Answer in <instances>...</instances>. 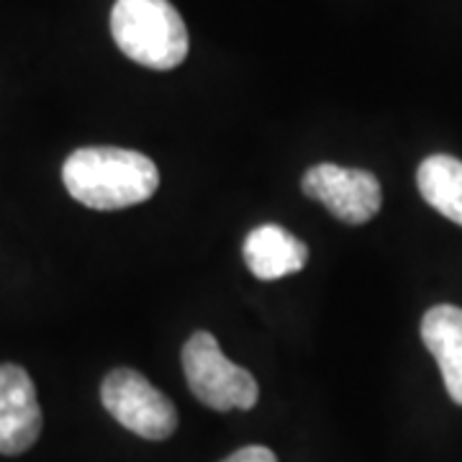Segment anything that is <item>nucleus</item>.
<instances>
[{"mask_svg": "<svg viewBox=\"0 0 462 462\" xmlns=\"http://www.w3.org/2000/svg\"><path fill=\"white\" fill-rule=\"evenodd\" d=\"M111 33L136 65L172 69L188 57V29L170 0H116Z\"/></svg>", "mask_w": 462, "mask_h": 462, "instance_id": "obj_2", "label": "nucleus"}, {"mask_svg": "<svg viewBox=\"0 0 462 462\" xmlns=\"http://www.w3.org/2000/svg\"><path fill=\"white\" fill-rule=\"evenodd\" d=\"M100 401L121 427L144 439L160 442L178 430V411L172 401L132 367H116L106 375Z\"/></svg>", "mask_w": 462, "mask_h": 462, "instance_id": "obj_4", "label": "nucleus"}, {"mask_svg": "<svg viewBox=\"0 0 462 462\" xmlns=\"http://www.w3.org/2000/svg\"><path fill=\"white\" fill-rule=\"evenodd\" d=\"M42 434V409L29 373L14 363L0 365V455H23Z\"/></svg>", "mask_w": 462, "mask_h": 462, "instance_id": "obj_6", "label": "nucleus"}, {"mask_svg": "<svg viewBox=\"0 0 462 462\" xmlns=\"http://www.w3.org/2000/svg\"><path fill=\"white\" fill-rule=\"evenodd\" d=\"M303 193L309 199L319 200L329 208L334 218L349 226L367 224L375 218L383 206V190L378 178L367 170L357 167H339L334 162H321L306 170Z\"/></svg>", "mask_w": 462, "mask_h": 462, "instance_id": "obj_5", "label": "nucleus"}, {"mask_svg": "<svg viewBox=\"0 0 462 462\" xmlns=\"http://www.w3.org/2000/svg\"><path fill=\"white\" fill-rule=\"evenodd\" d=\"M224 462H278V457H275V455H273V449H267V447L252 445V447H242V449H236V452L229 455Z\"/></svg>", "mask_w": 462, "mask_h": 462, "instance_id": "obj_10", "label": "nucleus"}, {"mask_svg": "<svg viewBox=\"0 0 462 462\" xmlns=\"http://www.w3.org/2000/svg\"><path fill=\"white\" fill-rule=\"evenodd\" d=\"M416 185L421 199L447 216L449 221L462 226V162L449 154H431L427 157L419 172Z\"/></svg>", "mask_w": 462, "mask_h": 462, "instance_id": "obj_9", "label": "nucleus"}, {"mask_svg": "<svg viewBox=\"0 0 462 462\" xmlns=\"http://www.w3.org/2000/svg\"><path fill=\"white\" fill-rule=\"evenodd\" d=\"M242 254L249 273L260 281H281L300 273L309 263L306 242L278 224H263L249 231Z\"/></svg>", "mask_w": 462, "mask_h": 462, "instance_id": "obj_7", "label": "nucleus"}, {"mask_svg": "<svg viewBox=\"0 0 462 462\" xmlns=\"http://www.w3.org/2000/svg\"><path fill=\"white\" fill-rule=\"evenodd\" d=\"M67 193L96 211L132 208L160 188L157 165L147 154L121 147H83L62 167Z\"/></svg>", "mask_w": 462, "mask_h": 462, "instance_id": "obj_1", "label": "nucleus"}, {"mask_svg": "<svg viewBox=\"0 0 462 462\" xmlns=\"http://www.w3.org/2000/svg\"><path fill=\"white\" fill-rule=\"evenodd\" d=\"M182 370L193 396L214 411H247L260 398L254 375L221 352L211 331H196L182 346Z\"/></svg>", "mask_w": 462, "mask_h": 462, "instance_id": "obj_3", "label": "nucleus"}, {"mask_svg": "<svg viewBox=\"0 0 462 462\" xmlns=\"http://www.w3.org/2000/svg\"><path fill=\"white\" fill-rule=\"evenodd\" d=\"M421 339L437 360L449 398L462 406V309L434 306L421 319Z\"/></svg>", "mask_w": 462, "mask_h": 462, "instance_id": "obj_8", "label": "nucleus"}]
</instances>
